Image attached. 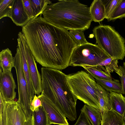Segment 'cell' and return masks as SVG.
I'll return each instance as SVG.
<instances>
[{"instance_id": "obj_1", "label": "cell", "mask_w": 125, "mask_h": 125, "mask_svg": "<svg viewBox=\"0 0 125 125\" xmlns=\"http://www.w3.org/2000/svg\"><path fill=\"white\" fill-rule=\"evenodd\" d=\"M42 14L31 19L22 32L37 62L45 67L65 69L77 45L68 30L52 24Z\"/></svg>"}, {"instance_id": "obj_2", "label": "cell", "mask_w": 125, "mask_h": 125, "mask_svg": "<svg viewBox=\"0 0 125 125\" xmlns=\"http://www.w3.org/2000/svg\"><path fill=\"white\" fill-rule=\"evenodd\" d=\"M42 14L48 22L68 31H84L89 28L93 21L90 7L78 0H59L48 5Z\"/></svg>"}, {"instance_id": "obj_3", "label": "cell", "mask_w": 125, "mask_h": 125, "mask_svg": "<svg viewBox=\"0 0 125 125\" xmlns=\"http://www.w3.org/2000/svg\"><path fill=\"white\" fill-rule=\"evenodd\" d=\"M42 92L53 103L59 104L66 117L74 121L77 115V99L67 83L66 75L60 70L47 67L41 69Z\"/></svg>"}, {"instance_id": "obj_4", "label": "cell", "mask_w": 125, "mask_h": 125, "mask_svg": "<svg viewBox=\"0 0 125 125\" xmlns=\"http://www.w3.org/2000/svg\"><path fill=\"white\" fill-rule=\"evenodd\" d=\"M67 81L77 99L101 110L97 92V83L90 74L83 71L66 75Z\"/></svg>"}, {"instance_id": "obj_5", "label": "cell", "mask_w": 125, "mask_h": 125, "mask_svg": "<svg viewBox=\"0 0 125 125\" xmlns=\"http://www.w3.org/2000/svg\"><path fill=\"white\" fill-rule=\"evenodd\" d=\"M93 34L96 43L111 57L123 60L125 56V40L112 27L100 25L95 27Z\"/></svg>"}, {"instance_id": "obj_6", "label": "cell", "mask_w": 125, "mask_h": 125, "mask_svg": "<svg viewBox=\"0 0 125 125\" xmlns=\"http://www.w3.org/2000/svg\"><path fill=\"white\" fill-rule=\"evenodd\" d=\"M110 57L97 44L88 42L76 46L72 53L69 66H97Z\"/></svg>"}, {"instance_id": "obj_7", "label": "cell", "mask_w": 125, "mask_h": 125, "mask_svg": "<svg viewBox=\"0 0 125 125\" xmlns=\"http://www.w3.org/2000/svg\"><path fill=\"white\" fill-rule=\"evenodd\" d=\"M14 58V67L17 78L19 95L17 102L23 110L28 120L33 114L31 108L32 99L29 93L27 83L22 70L21 55L18 47L17 48Z\"/></svg>"}, {"instance_id": "obj_8", "label": "cell", "mask_w": 125, "mask_h": 125, "mask_svg": "<svg viewBox=\"0 0 125 125\" xmlns=\"http://www.w3.org/2000/svg\"><path fill=\"white\" fill-rule=\"evenodd\" d=\"M18 35L17 43L21 46L23 49L35 94L39 95L42 91L41 75L38 70L35 59L28 46L24 35L21 31L19 32Z\"/></svg>"}, {"instance_id": "obj_9", "label": "cell", "mask_w": 125, "mask_h": 125, "mask_svg": "<svg viewBox=\"0 0 125 125\" xmlns=\"http://www.w3.org/2000/svg\"><path fill=\"white\" fill-rule=\"evenodd\" d=\"M4 125H25L27 121L25 114L17 102L4 101L2 115Z\"/></svg>"}, {"instance_id": "obj_10", "label": "cell", "mask_w": 125, "mask_h": 125, "mask_svg": "<svg viewBox=\"0 0 125 125\" xmlns=\"http://www.w3.org/2000/svg\"><path fill=\"white\" fill-rule=\"evenodd\" d=\"M38 97L41 101L51 125H69L60 105L52 103L42 93Z\"/></svg>"}, {"instance_id": "obj_11", "label": "cell", "mask_w": 125, "mask_h": 125, "mask_svg": "<svg viewBox=\"0 0 125 125\" xmlns=\"http://www.w3.org/2000/svg\"><path fill=\"white\" fill-rule=\"evenodd\" d=\"M16 87L11 71L4 73L0 70V95L4 101L14 100Z\"/></svg>"}, {"instance_id": "obj_12", "label": "cell", "mask_w": 125, "mask_h": 125, "mask_svg": "<svg viewBox=\"0 0 125 125\" xmlns=\"http://www.w3.org/2000/svg\"><path fill=\"white\" fill-rule=\"evenodd\" d=\"M10 18L16 25L22 27L31 19L25 10L22 0H14Z\"/></svg>"}, {"instance_id": "obj_13", "label": "cell", "mask_w": 125, "mask_h": 125, "mask_svg": "<svg viewBox=\"0 0 125 125\" xmlns=\"http://www.w3.org/2000/svg\"><path fill=\"white\" fill-rule=\"evenodd\" d=\"M89 7L93 21L100 22L105 18V6L102 0H93Z\"/></svg>"}, {"instance_id": "obj_14", "label": "cell", "mask_w": 125, "mask_h": 125, "mask_svg": "<svg viewBox=\"0 0 125 125\" xmlns=\"http://www.w3.org/2000/svg\"><path fill=\"white\" fill-rule=\"evenodd\" d=\"M101 112V125H125L123 116L112 109Z\"/></svg>"}, {"instance_id": "obj_15", "label": "cell", "mask_w": 125, "mask_h": 125, "mask_svg": "<svg viewBox=\"0 0 125 125\" xmlns=\"http://www.w3.org/2000/svg\"><path fill=\"white\" fill-rule=\"evenodd\" d=\"M112 109L123 116L125 110V97L122 94L113 92H109Z\"/></svg>"}, {"instance_id": "obj_16", "label": "cell", "mask_w": 125, "mask_h": 125, "mask_svg": "<svg viewBox=\"0 0 125 125\" xmlns=\"http://www.w3.org/2000/svg\"><path fill=\"white\" fill-rule=\"evenodd\" d=\"M14 57H13L11 51L8 48L3 50L0 53V70L3 72L11 71L14 67Z\"/></svg>"}, {"instance_id": "obj_17", "label": "cell", "mask_w": 125, "mask_h": 125, "mask_svg": "<svg viewBox=\"0 0 125 125\" xmlns=\"http://www.w3.org/2000/svg\"><path fill=\"white\" fill-rule=\"evenodd\" d=\"M86 115L92 125H101L102 116L100 110L85 104L81 110Z\"/></svg>"}, {"instance_id": "obj_18", "label": "cell", "mask_w": 125, "mask_h": 125, "mask_svg": "<svg viewBox=\"0 0 125 125\" xmlns=\"http://www.w3.org/2000/svg\"><path fill=\"white\" fill-rule=\"evenodd\" d=\"M17 44V46L20 49L21 55L22 70L27 83L29 93L32 100L35 94L27 61L22 47L19 43Z\"/></svg>"}, {"instance_id": "obj_19", "label": "cell", "mask_w": 125, "mask_h": 125, "mask_svg": "<svg viewBox=\"0 0 125 125\" xmlns=\"http://www.w3.org/2000/svg\"><path fill=\"white\" fill-rule=\"evenodd\" d=\"M97 92L101 111H106L111 110L109 92L97 83Z\"/></svg>"}, {"instance_id": "obj_20", "label": "cell", "mask_w": 125, "mask_h": 125, "mask_svg": "<svg viewBox=\"0 0 125 125\" xmlns=\"http://www.w3.org/2000/svg\"><path fill=\"white\" fill-rule=\"evenodd\" d=\"M96 82L107 91H112L122 94L121 83L119 80H109L103 79L94 77Z\"/></svg>"}, {"instance_id": "obj_21", "label": "cell", "mask_w": 125, "mask_h": 125, "mask_svg": "<svg viewBox=\"0 0 125 125\" xmlns=\"http://www.w3.org/2000/svg\"><path fill=\"white\" fill-rule=\"evenodd\" d=\"M82 67L93 77H95L103 79L112 80L111 75L103 71L99 65L92 66H83Z\"/></svg>"}, {"instance_id": "obj_22", "label": "cell", "mask_w": 125, "mask_h": 125, "mask_svg": "<svg viewBox=\"0 0 125 125\" xmlns=\"http://www.w3.org/2000/svg\"><path fill=\"white\" fill-rule=\"evenodd\" d=\"M33 18L38 16L47 6L52 4L50 0H30Z\"/></svg>"}, {"instance_id": "obj_23", "label": "cell", "mask_w": 125, "mask_h": 125, "mask_svg": "<svg viewBox=\"0 0 125 125\" xmlns=\"http://www.w3.org/2000/svg\"><path fill=\"white\" fill-rule=\"evenodd\" d=\"M34 125H50L47 115L42 106L33 112Z\"/></svg>"}, {"instance_id": "obj_24", "label": "cell", "mask_w": 125, "mask_h": 125, "mask_svg": "<svg viewBox=\"0 0 125 125\" xmlns=\"http://www.w3.org/2000/svg\"><path fill=\"white\" fill-rule=\"evenodd\" d=\"M14 0H0V19L6 17L10 18Z\"/></svg>"}, {"instance_id": "obj_25", "label": "cell", "mask_w": 125, "mask_h": 125, "mask_svg": "<svg viewBox=\"0 0 125 125\" xmlns=\"http://www.w3.org/2000/svg\"><path fill=\"white\" fill-rule=\"evenodd\" d=\"M118 60L110 57L104 60L98 65L104 66L105 72L111 75V73L115 72L118 68Z\"/></svg>"}, {"instance_id": "obj_26", "label": "cell", "mask_w": 125, "mask_h": 125, "mask_svg": "<svg viewBox=\"0 0 125 125\" xmlns=\"http://www.w3.org/2000/svg\"><path fill=\"white\" fill-rule=\"evenodd\" d=\"M69 33L71 38L77 45L88 42L83 31L80 30H70L69 31Z\"/></svg>"}, {"instance_id": "obj_27", "label": "cell", "mask_w": 125, "mask_h": 125, "mask_svg": "<svg viewBox=\"0 0 125 125\" xmlns=\"http://www.w3.org/2000/svg\"><path fill=\"white\" fill-rule=\"evenodd\" d=\"M121 0H103L105 6V18L108 20Z\"/></svg>"}, {"instance_id": "obj_28", "label": "cell", "mask_w": 125, "mask_h": 125, "mask_svg": "<svg viewBox=\"0 0 125 125\" xmlns=\"http://www.w3.org/2000/svg\"><path fill=\"white\" fill-rule=\"evenodd\" d=\"M125 17V0H121L108 21L115 20Z\"/></svg>"}, {"instance_id": "obj_29", "label": "cell", "mask_w": 125, "mask_h": 125, "mask_svg": "<svg viewBox=\"0 0 125 125\" xmlns=\"http://www.w3.org/2000/svg\"><path fill=\"white\" fill-rule=\"evenodd\" d=\"M115 72L120 77L122 94H125V62L122 66L120 65Z\"/></svg>"}, {"instance_id": "obj_30", "label": "cell", "mask_w": 125, "mask_h": 125, "mask_svg": "<svg viewBox=\"0 0 125 125\" xmlns=\"http://www.w3.org/2000/svg\"><path fill=\"white\" fill-rule=\"evenodd\" d=\"M25 10L30 19L33 18L30 0H22Z\"/></svg>"}, {"instance_id": "obj_31", "label": "cell", "mask_w": 125, "mask_h": 125, "mask_svg": "<svg viewBox=\"0 0 125 125\" xmlns=\"http://www.w3.org/2000/svg\"><path fill=\"white\" fill-rule=\"evenodd\" d=\"M74 125H92L85 114L80 113L79 118Z\"/></svg>"}, {"instance_id": "obj_32", "label": "cell", "mask_w": 125, "mask_h": 125, "mask_svg": "<svg viewBox=\"0 0 125 125\" xmlns=\"http://www.w3.org/2000/svg\"><path fill=\"white\" fill-rule=\"evenodd\" d=\"M41 101L38 96L35 94L31 103V108L33 113L37 109L42 106Z\"/></svg>"}, {"instance_id": "obj_33", "label": "cell", "mask_w": 125, "mask_h": 125, "mask_svg": "<svg viewBox=\"0 0 125 125\" xmlns=\"http://www.w3.org/2000/svg\"><path fill=\"white\" fill-rule=\"evenodd\" d=\"M4 101L3 100L1 96L0 95V115H2L3 113L4 106Z\"/></svg>"}, {"instance_id": "obj_34", "label": "cell", "mask_w": 125, "mask_h": 125, "mask_svg": "<svg viewBox=\"0 0 125 125\" xmlns=\"http://www.w3.org/2000/svg\"><path fill=\"white\" fill-rule=\"evenodd\" d=\"M25 125H34V117L33 114L30 118L25 122Z\"/></svg>"}, {"instance_id": "obj_35", "label": "cell", "mask_w": 125, "mask_h": 125, "mask_svg": "<svg viewBox=\"0 0 125 125\" xmlns=\"http://www.w3.org/2000/svg\"><path fill=\"white\" fill-rule=\"evenodd\" d=\"M0 125H4L1 115H0Z\"/></svg>"}, {"instance_id": "obj_36", "label": "cell", "mask_w": 125, "mask_h": 125, "mask_svg": "<svg viewBox=\"0 0 125 125\" xmlns=\"http://www.w3.org/2000/svg\"><path fill=\"white\" fill-rule=\"evenodd\" d=\"M123 120H124V124H125V110L124 111V114H123Z\"/></svg>"}, {"instance_id": "obj_37", "label": "cell", "mask_w": 125, "mask_h": 125, "mask_svg": "<svg viewBox=\"0 0 125 125\" xmlns=\"http://www.w3.org/2000/svg\"></svg>"}]
</instances>
